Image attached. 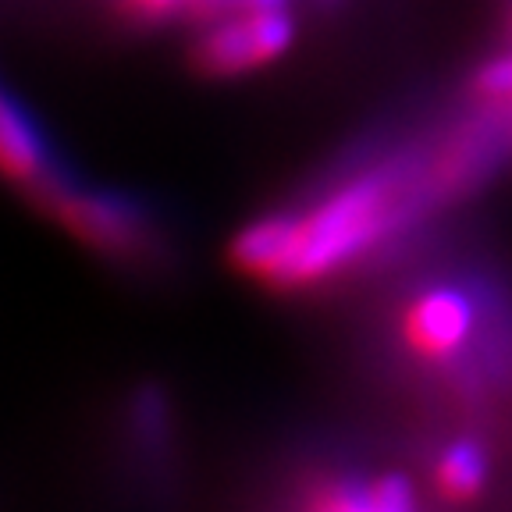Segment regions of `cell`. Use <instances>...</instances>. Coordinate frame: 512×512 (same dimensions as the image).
Returning <instances> with one entry per match:
<instances>
[{
  "label": "cell",
  "mask_w": 512,
  "mask_h": 512,
  "mask_svg": "<svg viewBox=\"0 0 512 512\" xmlns=\"http://www.w3.org/2000/svg\"><path fill=\"white\" fill-rule=\"evenodd\" d=\"M431 480H434V491L445 502L452 505L473 502L484 491V484H488V452L470 438L452 441L434 459Z\"/></svg>",
  "instance_id": "obj_7"
},
{
  "label": "cell",
  "mask_w": 512,
  "mask_h": 512,
  "mask_svg": "<svg viewBox=\"0 0 512 512\" xmlns=\"http://www.w3.org/2000/svg\"><path fill=\"white\" fill-rule=\"evenodd\" d=\"M303 512H420L413 484L399 473L324 480L306 495Z\"/></svg>",
  "instance_id": "obj_6"
},
{
  "label": "cell",
  "mask_w": 512,
  "mask_h": 512,
  "mask_svg": "<svg viewBox=\"0 0 512 512\" xmlns=\"http://www.w3.org/2000/svg\"><path fill=\"white\" fill-rule=\"evenodd\" d=\"M64 232H72L93 253L128 267H153L168 253V235L157 210L114 185H96L64 164L54 178L29 196Z\"/></svg>",
  "instance_id": "obj_2"
},
{
  "label": "cell",
  "mask_w": 512,
  "mask_h": 512,
  "mask_svg": "<svg viewBox=\"0 0 512 512\" xmlns=\"http://www.w3.org/2000/svg\"><path fill=\"white\" fill-rule=\"evenodd\" d=\"M480 317H484L480 299L466 285L445 281V285L416 288L399 313L402 349L424 367H456L477 342L484 324Z\"/></svg>",
  "instance_id": "obj_4"
},
{
  "label": "cell",
  "mask_w": 512,
  "mask_h": 512,
  "mask_svg": "<svg viewBox=\"0 0 512 512\" xmlns=\"http://www.w3.org/2000/svg\"><path fill=\"white\" fill-rule=\"evenodd\" d=\"M68 160L50 143L40 118L22 104V96L0 82V175L32 196Z\"/></svg>",
  "instance_id": "obj_5"
},
{
  "label": "cell",
  "mask_w": 512,
  "mask_h": 512,
  "mask_svg": "<svg viewBox=\"0 0 512 512\" xmlns=\"http://www.w3.org/2000/svg\"><path fill=\"white\" fill-rule=\"evenodd\" d=\"M296 36L299 22L292 8H246L200 22L189 57L207 79H235L285 57Z\"/></svg>",
  "instance_id": "obj_3"
},
{
  "label": "cell",
  "mask_w": 512,
  "mask_h": 512,
  "mask_svg": "<svg viewBox=\"0 0 512 512\" xmlns=\"http://www.w3.org/2000/svg\"><path fill=\"white\" fill-rule=\"evenodd\" d=\"M441 207L452 200L434 171L431 136L381 153L299 207L260 214L232 235L228 260L256 285L303 292L367 264Z\"/></svg>",
  "instance_id": "obj_1"
}]
</instances>
